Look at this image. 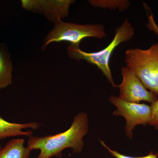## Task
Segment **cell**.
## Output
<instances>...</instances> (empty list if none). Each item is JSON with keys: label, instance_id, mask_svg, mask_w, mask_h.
<instances>
[{"label": "cell", "instance_id": "3", "mask_svg": "<svg viewBox=\"0 0 158 158\" xmlns=\"http://www.w3.org/2000/svg\"><path fill=\"white\" fill-rule=\"evenodd\" d=\"M125 62L145 88L158 95V43L146 50H127Z\"/></svg>", "mask_w": 158, "mask_h": 158}, {"label": "cell", "instance_id": "8", "mask_svg": "<svg viewBox=\"0 0 158 158\" xmlns=\"http://www.w3.org/2000/svg\"><path fill=\"white\" fill-rule=\"evenodd\" d=\"M40 124L36 122L28 123H18L6 121L0 116V140L11 137L25 136L30 137L33 135L32 131L24 132L23 130L31 128L37 130Z\"/></svg>", "mask_w": 158, "mask_h": 158}, {"label": "cell", "instance_id": "1", "mask_svg": "<svg viewBox=\"0 0 158 158\" xmlns=\"http://www.w3.org/2000/svg\"><path fill=\"white\" fill-rule=\"evenodd\" d=\"M89 122L88 115L85 112L75 116L70 127L63 132L55 135L29 137L27 147L31 151L40 150L37 158L60 157L62 151L71 148L75 153L82 151L84 145L83 138L88 133Z\"/></svg>", "mask_w": 158, "mask_h": 158}, {"label": "cell", "instance_id": "2", "mask_svg": "<svg viewBox=\"0 0 158 158\" xmlns=\"http://www.w3.org/2000/svg\"><path fill=\"white\" fill-rule=\"evenodd\" d=\"M135 34V29L127 19L125 20L119 27L116 29L114 38L110 44L103 49L95 52H86L80 48L69 45L68 54L71 59L77 61L85 60L90 64L96 65L106 77L113 87L117 85L114 83L110 67V60L113 51L122 43L130 41Z\"/></svg>", "mask_w": 158, "mask_h": 158}, {"label": "cell", "instance_id": "7", "mask_svg": "<svg viewBox=\"0 0 158 158\" xmlns=\"http://www.w3.org/2000/svg\"><path fill=\"white\" fill-rule=\"evenodd\" d=\"M74 2V1L73 0L21 1L24 9L44 15L55 25L61 22L62 19L68 16L69 6Z\"/></svg>", "mask_w": 158, "mask_h": 158}, {"label": "cell", "instance_id": "4", "mask_svg": "<svg viewBox=\"0 0 158 158\" xmlns=\"http://www.w3.org/2000/svg\"><path fill=\"white\" fill-rule=\"evenodd\" d=\"M106 36L104 27L101 24L82 25L61 22L55 25L53 30L46 37L42 49L51 43L67 41L71 45L79 47L83 39L87 37L102 39Z\"/></svg>", "mask_w": 158, "mask_h": 158}, {"label": "cell", "instance_id": "6", "mask_svg": "<svg viewBox=\"0 0 158 158\" xmlns=\"http://www.w3.org/2000/svg\"><path fill=\"white\" fill-rule=\"evenodd\" d=\"M123 81L119 88L118 98L125 101L138 103L141 101L152 104L157 100L156 94L147 90L135 74L127 67L121 68Z\"/></svg>", "mask_w": 158, "mask_h": 158}, {"label": "cell", "instance_id": "10", "mask_svg": "<svg viewBox=\"0 0 158 158\" xmlns=\"http://www.w3.org/2000/svg\"><path fill=\"white\" fill-rule=\"evenodd\" d=\"M13 65L7 51L0 46V90L12 83Z\"/></svg>", "mask_w": 158, "mask_h": 158}, {"label": "cell", "instance_id": "12", "mask_svg": "<svg viewBox=\"0 0 158 158\" xmlns=\"http://www.w3.org/2000/svg\"><path fill=\"white\" fill-rule=\"evenodd\" d=\"M151 117L148 125L158 129V99L157 100L151 104Z\"/></svg>", "mask_w": 158, "mask_h": 158}, {"label": "cell", "instance_id": "14", "mask_svg": "<svg viewBox=\"0 0 158 158\" xmlns=\"http://www.w3.org/2000/svg\"><path fill=\"white\" fill-rule=\"evenodd\" d=\"M148 22L146 27L149 31H152L158 36V26L152 14L148 15Z\"/></svg>", "mask_w": 158, "mask_h": 158}, {"label": "cell", "instance_id": "11", "mask_svg": "<svg viewBox=\"0 0 158 158\" xmlns=\"http://www.w3.org/2000/svg\"><path fill=\"white\" fill-rule=\"evenodd\" d=\"M88 2L94 7L118 9L120 11L127 10L131 6L130 1L127 0H90Z\"/></svg>", "mask_w": 158, "mask_h": 158}, {"label": "cell", "instance_id": "13", "mask_svg": "<svg viewBox=\"0 0 158 158\" xmlns=\"http://www.w3.org/2000/svg\"><path fill=\"white\" fill-rule=\"evenodd\" d=\"M100 142L102 145L104 147L106 148L108 150V151H109L112 155L114 156L116 158H158V155L152 153H151L148 155L145 156L141 157H133L123 155L117 152L116 151L110 149V148L108 147V146L105 144L103 141H100Z\"/></svg>", "mask_w": 158, "mask_h": 158}, {"label": "cell", "instance_id": "5", "mask_svg": "<svg viewBox=\"0 0 158 158\" xmlns=\"http://www.w3.org/2000/svg\"><path fill=\"white\" fill-rule=\"evenodd\" d=\"M109 102L117 107L114 116H123L126 120L125 127L127 136L132 139L133 130L136 126L148 125L151 117V109L148 105L125 101L117 97L111 96Z\"/></svg>", "mask_w": 158, "mask_h": 158}, {"label": "cell", "instance_id": "9", "mask_svg": "<svg viewBox=\"0 0 158 158\" xmlns=\"http://www.w3.org/2000/svg\"><path fill=\"white\" fill-rule=\"evenodd\" d=\"M23 138L13 139L8 141L0 150V158H30L31 151L25 147Z\"/></svg>", "mask_w": 158, "mask_h": 158}, {"label": "cell", "instance_id": "15", "mask_svg": "<svg viewBox=\"0 0 158 158\" xmlns=\"http://www.w3.org/2000/svg\"><path fill=\"white\" fill-rule=\"evenodd\" d=\"M2 146H0V150H1V149H2Z\"/></svg>", "mask_w": 158, "mask_h": 158}]
</instances>
